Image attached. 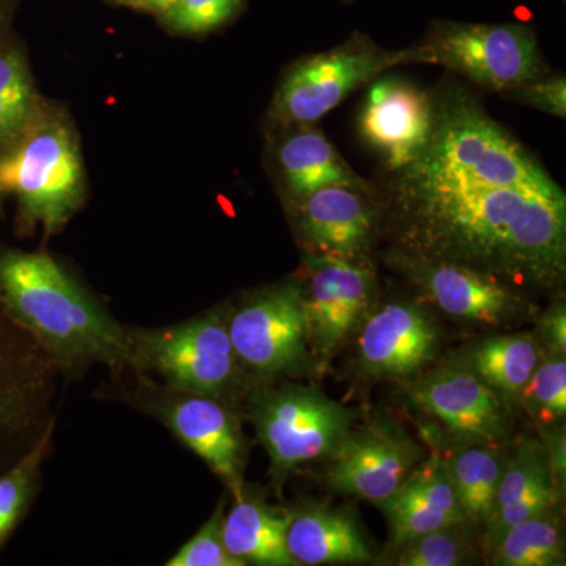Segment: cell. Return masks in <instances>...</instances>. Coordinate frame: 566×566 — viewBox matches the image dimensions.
I'll return each mask as SVG.
<instances>
[{
    "instance_id": "obj_1",
    "label": "cell",
    "mask_w": 566,
    "mask_h": 566,
    "mask_svg": "<svg viewBox=\"0 0 566 566\" xmlns=\"http://www.w3.org/2000/svg\"><path fill=\"white\" fill-rule=\"evenodd\" d=\"M394 249L554 292L566 277V196L523 188L392 182Z\"/></svg>"
},
{
    "instance_id": "obj_2",
    "label": "cell",
    "mask_w": 566,
    "mask_h": 566,
    "mask_svg": "<svg viewBox=\"0 0 566 566\" xmlns=\"http://www.w3.org/2000/svg\"><path fill=\"white\" fill-rule=\"evenodd\" d=\"M0 300L62 367L134 365L132 335L43 252H0Z\"/></svg>"
},
{
    "instance_id": "obj_3",
    "label": "cell",
    "mask_w": 566,
    "mask_h": 566,
    "mask_svg": "<svg viewBox=\"0 0 566 566\" xmlns=\"http://www.w3.org/2000/svg\"><path fill=\"white\" fill-rule=\"evenodd\" d=\"M430 140L394 181L441 188H523L565 196L531 151L491 118L469 93L446 92L434 99Z\"/></svg>"
},
{
    "instance_id": "obj_4",
    "label": "cell",
    "mask_w": 566,
    "mask_h": 566,
    "mask_svg": "<svg viewBox=\"0 0 566 566\" xmlns=\"http://www.w3.org/2000/svg\"><path fill=\"white\" fill-rule=\"evenodd\" d=\"M0 193L14 196L28 221L55 232L80 207L84 170L73 134L61 122L29 126L0 155Z\"/></svg>"
},
{
    "instance_id": "obj_5",
    "label": "cell",
    "mask_w": 566,
    "mask_h": 566,
    "mask_svg": "<svg viewBox=\"0 0 566 566\" xmlns=\"http://www.w3.org/2000/svg\"><path fill=\"white\" fill-rule=\"evenodd\" d=\"M357 412L315 386L285 382L255 394L251 420L277 476L329 460L352 433Z\"/></svg>"
},
{
    "instance_id": "obj_6",
    "label": "cell",
    "mask_w": 566,
    "mask_h": 566,
    "mask_svg": "<svg viewBox=\"0 0 566 566\" xmlns=\"http://www.w3.org/2000/svg\"><path fill=\"white\" fill-rule=\"evenodd\" d=\"M415 62L431 63L423 44L387 51L356 32L340 46L289 70L275 93L273 118L283 126L312 125L385 71Z\"/></svg>"
},
{
    "instance_id": "obj_7",
    "label": "cell",
    "mask_w": 566,
    "mask_h": 566,
    "mask_svg": "<svg viewBox=\"0 0 566 566\" xmlns=\"http://www.w3.org/2000/svg\"><path fill=\"white\" fill-rule=\"evenodd\" d=\"M55 365L0 300V474L54 430Z\"/></svg>"
},
{
    "instance_id": "obj_8",
    "label": "cell",
    "mask_w": 566,
    "mask_h": 566,
    "mask_svg": "<svg viewBox=\"0 0 566 566\" xmlns=\"http://www.w3.org/2000/svg\"><path fill=\"white\" fill-rule=\"evenodd\" d=\"M423 46L431 63L491 92H510L545 74L535 32L524 24L438 21Z\"/></svg>"
},
{
    "instance_id": "obj_9",
    "label": "cell",
    "mask_w": 566,
    "mask_h": 566,
    "mask_svg": "<svg viewBox=\"0 0 566 566\" xmlns=\"http://www.w3.org/2000/svg\"><path fill=\"white\" fill-rule=\"evenodd\" d=\"M129 335L134 365L151 368L178 392L218 398L237 381L240 363L219 312Z\"/></svg>"
},
{
    "instance_id": "obj_10",
    "label": "cell",
    "mask_w": 566,
    "mask_h": 566,
    "mask_svg": "<svg viewBox=\"0 0 566 566\" xmlns=\"http://www.w3.org/2000/svg\"><path fill=\"white\" fill-rule=\"evenodd\" d=\"M238 363L260 378L303 370L312 360L303 282H283L251 297L227 322Z\"/></svg>"
},
{
    "instance_id": "obj_11",
    "label": "cell",
    "mask_w": 566,
    "mask_h": 566,
    "mask_svg": "<svg viewBox=\"0 0 566 566\" xmlns=\"http://www.w3.org/2000/svg\"><path fill=\"white\" fill-rule=\"evenodd\" d=\"M301 282L308 346L322 370L370 314L375 274L365 263L307 253Z\"/></svg>"
},
{
    "instance_id": "obj_12",
    "label": "cell",
    "mask_w": 566,
    "mask_h": 566,
    "mask_svg": "<svg viewBox=\"0 0 566 566\" xmlns=\"http://www.w3.org/2000/svg\"><path fill=\"white\" fill-rule=\"evenodd\" d=\"M386 263L453 318L499 326L535 314L523 290L471 268L394 248L386 253Z\"/></svg>"
},
{
    "instance_id": "obj_13",
    "label": "cell",
    "mask_w": 566,
    "mask_h": 566,
    "mask_svg": "<svg viewBox=\"0 0 566 566\" xmlns=\"http://www.w3.org/2000/svg\"><path fill=\"white\" fill-rule=\"evenodd\" d=\"M409 397L461 444H501L512 428V403L460 364L417 379Z\"/></svg>"
},
{
    "instance_id": "obj_14",
    "label": "cell",
    "mask_w": 566,
    "mask_h": 566,
    "mask_svg": "<svg viewBox=\"0 0 566 566\" xmlns=\"http://www.w3.org/2000/svg\"><path fill=\"white\" fill-rule=\"evenodd\" d=\"M422 450L397 424L378 420L354 427L329 458L327 485L381 504L422 461Z\"/></svg>"
},
{
    "instance_id": "obj_15",
    "label": "cell",
    "mask_w": 566,
    "mask_h": 566,
    "mask_svg": "<svg viewBox=\"0 0 566 566\" xmlns=\"http://www.w3.org/2000/svg\"><path fill=\"white\" fill-rule=\"evenodd\" d=\"M434 102L398 77L371 81L359 115V132L394 172L416 161L433 132Z\"/></svg>"
},
{
    "instance_id": "obj_16",
    "label": "cell",
    "mask_w": 566,
    "mask_h": 566,
    "mask_svg": "<svg viewBox=\"0 0 566 566\" xmlns=\"http://www.w3.org/2000/svg\"><path fill=\"white\" fill-rule=\"evenodd\" d=\"M371 193L327 186L294 200L297 232L308 253L365 263L379 226L378 205Z\"/></svg>"
},
{
    "instance_id": "obj_17",
    "label": "cell",
    "mask_w": 566,
    "mask_h": 566,
    "mask_svg": "<svg viewBox=\"0 0 566 566\" xmlns=\"http://www.w3.org/2000/svg\"><path fill=\"white\" fill-rule=\"evenodd\" d=\"M439 338L438 326L422 308L389 303L364 319L357 359L374 378H412L434 359Z\"/></svg>"
},
{
    "instance_id": "obj_18",
    "label": "cell",
    "mask_w": 566,
    "mask_h": 566,
    "mask_svg": "<svg viewBox=\"0 0 566 566\" xmlns=\"http://www.w3.org/2000/svg\"><path fill=\"white\" fill-rule=\"evenodd\" d=\"M170 430L221 476L234 497L243 493L245 446L240 423L216 398L186 394L163 409Z\"/></svg>"
},
{
    "instance_id": "obj_19",
    "label": "cell",
    "mask_w": 566,
    "mask_h": 566,
    "mask_svg": "<svg viewBox=\"0 0 566 566\" xmlns=\"http://www.w3.org/2000/svg\"><path fill=\"white\" fill-rule=\"evenodd\" d=\"M394 547L428 532L469 524L458 504L446 461L438 453L420 461L381 504Z\"/></svg>"
},
{
    "instance_id": "obj_20",
    "label": "cell",
    "mask_w": 566,
    "mask_h": 566,
    "mask_svg": "<svg viewBox=\"0 0 566 566\" xmlns=\"http://www.w3.org/2000/svg\"><path fill=\"white\" fill-rule=\"evenodd\" d=\"M285 543L296 565L368 564L374 560L356 520L342 510L316 506L290 516Z\"/></svg>"
},
{
    "instance_id": "obj_21",
    "label": "cell",
    "mask_w": 566,
    "mask_h": 566,
    "mask_svg": "<svg viewBox=\"0 0 566 566\" xmlns=\"http://www.w3.org/2000/svg\"><path fill=\"white\" fill-rule=\"evenodd\" d=\"M296 128L300 132L283 139L277 150L283 182L293 202L327 186H346L371 192L370 185L354 172L319 129L311 125Z\"/></svg>"
},
{
    "instance_id": "obj_22",
    "label": "cell",
    "mask_w": 566,
    "mask_h": 566,
    "mask_svg": "<svg viewBox=\"0 0 566 566\" xmlns=\"http://www.w3.org/2000/svg\"><path fill=\"white\" fill-rule=\"evenodd\" d=\"M290 516L274 512L259 499L241 493L222 521L226 549L244 564L296 565L286 549Z\"/></svg>"
},
{
    "instance_id": "obj_23",
    "label": "cell",
    "mask_w": 566,
    "mask_h": 566,
    "mask_svg": "<svg viewBox=\"0 0 566 566\" xmlns=\"http://www.w3.org/2000/svg\"><path fill=\"white\" fill-rule=\"evenodd\" d=\"M542 353L538 340L531 335H494L469 346L455 363L509 403H517Z\"/></svg>"
},
{
    "instance_id": "obj_24",
    "label": "cell",
    "mask_w": 566,
    "mask_h": 566,
    "mask_svg": "<svg viewBox=\"0 0 566 566\" xmlns=\"http://www.w3.org/2000/svg\"><path fill=\"white\" fill-rule=\"evenodd\" d=\"M444 461L465 520L472 526L485 527L493 515L506 458L497 446L464 444Z\"/></svg>"
},
{
    "instance_id": "obj_25",
    "label": "cell",
    "mask_w": 566,
    "mask_h": 566,
    "mask_svg": "<svg viewBox=\"0 0 566 566\" xmlns=\"http://www.w3.org/2000/svg\"><path fill=\"white\" fill-rule=\"evenodd\" d=\"M490 556L491 564L497 566L565 565V536L557 504L510 528Z\"/></svg>"
},
{
    "instance_id": "obj_26",
    "label": "cell",
    "mask_w": 566,
    "mask_h": 566,
    "mask_svg": "<svg viewBox=\"0 0 566 566\" xmlns=\"http://www.w3.org/2000/svg\"><path fill=\"white\" fill-rule=\"evenodd\" d=\"M33 88L24 57L0 52V148L9 150L31 126Z\"/></svg>"
},
{
    "instance_id": "obj_27",
    "label": "cell",
    "mask_w": 566,
    "mask_h": 566,
    "mask_svg": "<svg viewBox=\"0 0 566 566\" xmlns=\"http://www.w3.org/2000/svg\"><path fill=\"white\" fill-rule=\"evenodd\" d=\"M539 424H553L566 415L565 354L542 353L526 389L517 401Z\"/></svg>"
},
{
    "instance_id": "obj_28",
    "label": "cell",
    "mask_w": 566,
    "mask_h": 566,
    "mask_svg": "<svg viewBox=\"0 0 566 566\" xmlns=\"http://www.w3.org/2000/svg\"><path fill=\"white\" fill-rule=\"evenodd\" d=\"M471 524H457L428 532L409 539L403 545L395 547L397 558L395 564L400 566H457L463 565L474 556L465 527Z\"/></svg>"
},
{
    "instance_id": "obj_29",
    "label": "cell",
    "mask_w": 566,
    "mask_h": 566,
    "mask_svg": "<svg viewBox=\"0 0 566 566\" xmlns=\"http://www.w3.org/2000/svg\"><path fill=\"white\" fill-rule=\"evenodd\" d=\"M51 434L52 431L28 455L0 474V543L9 536L28 509L41 461L50 447Z\"/></svg>"
},
{
    "instance_id": "obj_30",
    "label": "cell",
    "mask_w": 566,
    "mask_h": 566,
    "mask_svg": "<svg viewBox=\"0 0 566 566\" xmlns=\"http://www.w3.org/2000/svg\"><path fill=\"white\" fill-rule=\"evenodd\" d=\"M223 502L200 531L180 547L167 566H244L226 549L222 539Z\"/></svg>"
},
{
    "instance_id": "obj_31",
    "label": "cell",
    "mask_w": 566,
    "mask_h": 566,
    "mask_svg": "<svg viewBox=\"0 0 566 566\" xmlns=\"http://www.w3.org/2000/svg\"><path fill=\"white\" fill-rule=\"evenodd\" d=\"M243 0H177L163 17L177 32L205 33L229 21Z\"/></svg>"
},
{
    "instance_id": "obj_32",
    "label": "cell",
    "mask_w": 566,
    "mask_h": 566,
    "mask_svg": "<svg viewBox=\"0 0 566 566\" xmlns=\"http://www.w3.org/2000/svg\"><path fill=\"white\" fill-rule=\"evenodd\" d=\"M517 103L534 107L536 111L565 118L566 81L564 76H543L526 82L509 92Z\"/></svg>"
},
{
    "instance_id": "obj_33",
    "label": "cell",
    "mask_w": 566,
    "mask_h": 566,
    "mask_svg": "<svg viewBox=\"0 0 566 566\" xmlns=\"http://www.w3.org/2000/svg\"><path fill=\"white\" fill-rule=\"evenodd\" d=\"M539 441L545 447L547 464L553 476L557 497L565 495L566 488V436L565 427L558 424H539Z\"/></svg>"
},
{
    "instance_id": "obj_34",
    "label": "cell",
    "mask_w": 566,
    "mask_h": 566,
    "mask_svg": "<svg viewBox=\"0 0 566 566\" xmlns=\"http://www.w3.org/2000/svg\"><path fill=\"white\" fill-rule=\"evenodd\" d=\"M539 346L547 353H566V307L564 303H554L539 316Z\"/></svg>"
},
{
    "instance_id": "obj_35",
    "label": "cell",
    "mask_w": 566,
    "mask_h": 566,
    "mask_svg": "<svg viewBox=\"0 0 566 566\" xmlns=\"http://www.w3.org/2000/svg\"><path fill=\"white\" fill-rule=\"evenodd\" d=\"M177 0H145V9L151 13L164 14Z\"/></svg>"
},
{
    "instance_id": "obj_36",
    "label": "cell",
    "mask_w": 566,
    "mask_h": 566,
    "mask_svg": "<svg viewBox=\"0 0 566 566\" xmlns=\"http://www.w3.org/2000/svg\"><path fill=\"white\" fill-rule=\"evenodd\" d=\"M117 2L134 7V9H145V0H117Z\"/></svg>"
},
{
    "instance_id": "obj_37",
    "label": "cell",
    "mask_w": 566,
    "mask_h": 566,
    "mask_svg": "<svg viewBox=\"0 0 566 566\" xmlns=\"http://www.w3.org/2000/svg\"><path fill=\"white\" fill-rule=\"evenodd\" d=\"M0 18H2V9H0Z\"/></svg>"
}]
</instances>
